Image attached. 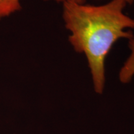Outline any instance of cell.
<instances>
[{"mask_svg":"<svg viewBox=\"0 0 134 134\" xmlns=\"http://www.w3.org/2000/svg\"><path fill=\"white\" fill-rule=\"evenodd\" d=\"M124 0H111L99 6L63 3V19L70 31L68 40L75 52L86 56L94 91L101 94L105 83V62L114 44L133 36L134 19L124 10Z\"/></svg>","mask_w":134,"mask_h":134,"instance_id":"6da1fadb","label":"cell"},{"mask_svg":"<svg viewBox=\"0 0 134 134\" xmlns=\"http://www.w3.org/2000/svg\"><path fill=\"white\" fill-rule=\"evenodd\" d=\"M128 41L129 48L130 51V55L119 73V79L124 84L130 83L134 76V35Z\"/></svg>","mask_w":134,"mask_h":134,"instance_id":"7a4b0ae2","label":"cell"},{"mask_svg":"<svg viewBox=\"0 0 134 134\" xmlns=\"http://www.w3.org/2000/svg\"><path fill=\"white\" fill-rule=\"evenodd\" d=\"M20 0H0V19L21 9Z\"/></svg>","mask_w":134,"mask_h":134,"instance_id":"3957f363","label":"cell"},{"mask_svg":"<svg viewBox=\"0 0 134 134\" xmlns=\"http://www.w3.org/2000/svg\"><path fill=\"white\" fill-rule=\"evenodd\" d=\"M45 1H48V0H45ZM58 3H64L65 1H72V2L79 3V4H85L86 0H53Z\"/></svg>","mask_w":134,"mask_h":134,"instance_id":"277c9868","label":"cell"},{"mask_svg":"<svg viewBox=\"0 0 134 134\" xmlns=\"http://www.w3.org/2000/svg\"><path fill=\"white\" fill-rule=\"evenodd\" d=\"M127 4L132 5L134 3V0H124Z\"/></svg>","mask_w":134,"mask_h":134,"instance_id":"5b68a950","label":"cell"}]
</instances>
